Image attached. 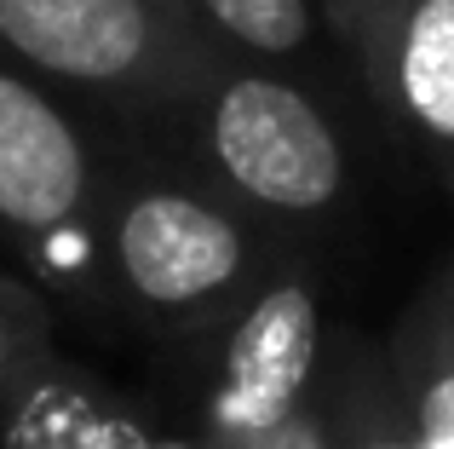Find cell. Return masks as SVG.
Here are the masks:
<instances>
[{
	"instance_id": "8fae6325",
	"label": "cell",
	"mask_w": 454,
	"mask_h": 449,
	"mask_svg": "<svg viewBox=\"0 0 454 449\" xmlns=\"http://www.w3.org/2000/svg\"><path fill=\"white\" fill-rule=\"evenodd\" d=\"M52 351H58L52 294H46L35 277L0 271V398H6L29 369H41Z\"/></svg>"
},
{
	"instance_id": "277c9868",
	"label": "cell",
	"mask_w": 454,
	"mask_h": 449,
	"mask_svg": "<svg viewBox=\"0 0 454 449\" xmlns=\"http://www.w3.org/2000/svg\"><path fill=\"white\" fill-rule=\"evenodd\" d=\"M219 35L196 0H0V52L58 92L161 127Z\"/></svg>"
},
{
	"instance_id": "5b68a950",
	"label": "cell",
	"mask_w": 454,
	"mask_h": 449,
	"mask_svg": "<svg viewBox=\"0 0 454 449\" xmlns=\"http://www.w3.org/2000/svg\"><path fill=\"white\" fill-rule=\"evenodd\" d=\"M213 369L184 449H259L317 392L328 358L322 282L300 254H277L254 300L213 340Z\"/></svg>"
},
{
	"instance_id": "7a4b0ae2",
	"label": "cell",
	"mask_w": 454,
	"mask_h": 449,
	"mask_svg": "<svg viewBox=\"0 0 454 449\" xmlns=\"http://www.w3.org/2000/svg\"><path fill=\"white\" fill-rule=\"evenodd\" d=\"M161 133L184 168H196L265 231L340 214L351 191L345 138L322 104L282 75V64L247 58L224 41L201 58Z\"/></svg>"
},
{
	"instance_id": "9c48e42d",
	"label": "cell",
	"mask_w": 454,
	"mask_h": 449,
	"mask_svg": "<svg viewBox=\"0 0 454 449\" xmlns=\"http://www.w3.org/2000/svg\"><path fill=\"white\" fill-rule=\"evenodd\" d=\"M322 404H328V427L340 449H414L386 351L368 346L363 335H340L322 358Z\"/></svg>"
},
{
	"instance_id": "6da1fadb",
	"label": "cell",
	"mask_w": 454,
	"mask_h": 449,
	"mask_svg": "<svg viewBox=\"0 0 454 449\" xmlns=\"http://www.w3.org/2000/svg\"><path fill=\"white\" fill-rule=\"evenodd\" d=\"M98 242L115 317L167 346H213L282 254L265 224L161 150L110 161Z\"/></svg>"
},
{
	"instance_id": "30bf717a",
	"label": "cell",
	"mask_w": 454,
	"mask_h": 449,
	"mask_svg": "<svg viewBox=\"0 0 454 449\" xmlns=\"http://www.w3.org/2000/svg\"><path fill=\"white\" fill-rule=\"evenodd\" d=\"M201 23L224 46L265 64H294L317 41V6L310 0H196Z\"/></svg>"
},
{
	"instance_id": "3957f363",
	"label": "cell",
	"mask_w": 454,
	"mask_h": 449,
	"mask_svg": "<svg viewBox=\"0 0 454 449\" xmlns=\"http://www.w3.org/2000/svg\"><path fill=\"white\" fill-rule=\"evenodd\" d=\"M104 191L110 156L46 92V81L0 52V242L52 305L92 328L115 323L98 242Z\"/></svg>"
},
{
	"instance_id": "52a82bcc",
	"label": "cell",
	"mask_w": 454,
	"mask_h": 449,
	"mask_svg": "<svg viewBox=\"0 0 454 449\" xmlns=\"http://www.w3.org/2000/svg\"><path fill=\"white\" fill-rule=\"evenodd\" d=\"M0 449H167L138 398L87 363L52 358L0 398Z\"/></svg>"
},
{
	"instance_id": "7c38bea8",
	"label": "cell",
	"mask_w": 454,
	"mask_h": 449,
	"mask_svg": "<svg viewBox=\"0 0 454 449\" xmlns=\"http://www.w3.org/2000/svg\"><path fill=\"white\" fill-rule=\"evenodd\" d=\"M259 449H340L333 444V427H328V404H322V374H317V392H310Z\"/></svg>"
},
{
	"instance_id": "8992f818",
	"label": "cell",
	"mask_w": 454,
	"mask_h": 449,
	"mask_svg": "<svg viewBox=\"0 0 454 449\" xmlns=\"http://www.w3.org/2000/svg\"><path fill=\"white\" fill-rule=\"evenodd\" d=\"M374 110L454 179V0H322Z\"/></svg>"
},
{
	"instance_id": "ba28073f",
	"label": "cell",
	"mask_w": 454,
	"mask_h": 449,
	"mask_svg": "<svg viewBox=\"0 0 454 449\" xmlns=\"http://www.w3.org/2000/svg\"><path fill=\"white\" fill-rule=\"evenodd\" d=\"M380 351L414 449H454V259L414 288Z\"/></svg>"
},
{
	"instance_id": "4fadbf2b",
	"label": "cell",
	"mask_w": 454,
	"mask_h": 449,
	"mask_svg": "<svg viewBox=\"0 0 454 449\" xmlns=\"http://www.w3.org/2000/svg\"><path fill=\"white\" fill-rule=\"evenodd\" d=\"M443 185H449V202H454V179H443Z\"/></svg>"
}]
</instances>
